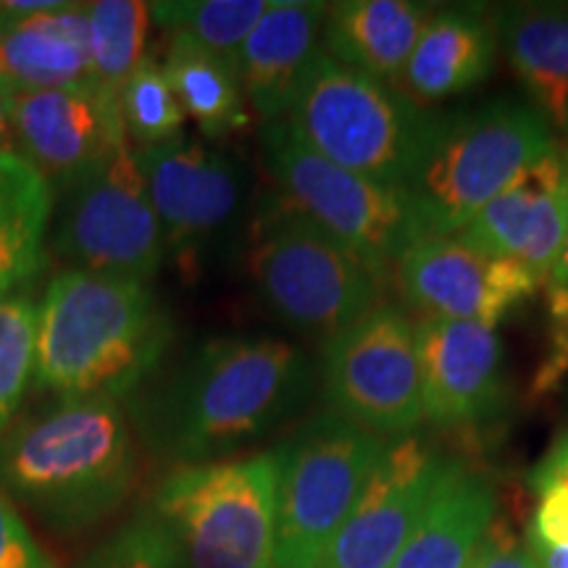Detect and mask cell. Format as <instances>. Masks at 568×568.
Listing matches in <instances>:
<instances>
[{
  "label": "cell",
  "instance_id": "1",
  "mask_svg": "<svg viewBox=\"0 0 568 568\" xmlns=\"http://www.w3.org/2000/svg\"><path fill=\"white\" fill-rule=\"evenodd\" d=\"M314 364L280 337H213L172 374L132 393V416L155 456L211 464L293 418L314 393Z\"/></svg>",
  "mask_w": 568,
  "mask_h": 568
},
{
  "label": "cell",
  "instance_id": "2",
  "mask_svg": "<svg viewBox=\"0 0 568 568\" xmlns=\"http://www.w3.org/2000/svg\"><path fill=\"white\" fill-rule=\"evenodd\" d=\"M169 337L172 326L145 282L69 268L40 303L34 387L61 403L132 395Z\"/></svg>",
  "mask_w": 568,
  "mask_h": 568
},
{
  "label": "cell",
  "instance_id": "3",
  "mask_svg": "<svg viewBox=\"0 0 568 568\" xmlns=\"http://www.w3.org/2000/svg\"><path fill=\"white\" fill-rule=\"evenodd\" d=\"M134 481L138 447L111 397L63 403L0 437V487L61 535L116 514Z\"/></svg>",
  "mask_w": 568,
  "mask_h": 568
},
{
  "label": "cell",
  "instance_id": "4",
  "mask_svg": "<svg viewBox=\"0 0 568 568\" xmlns=\"http://www.w3.org/2000/svg\"><path fill=\"white\" fill-rule=\"evenodd\" d=\"M558 148L529 101L497 98L439 113L422 159L400 187L422 240L456 237L529 163Z\"/></svg>",
  "mask_w": 568,
  "mask_h": 568
},
{
  "label": "cell",
  "instance_id": "5",
  "mask_svg": "<svg viewBox=\"0 0 568 568\" xmlns=\"http://www.w3.org/2000/svg\"><path fill=\"white\" fill-rule=\"evenodd\" d=\"M437 116L439 111L343 67L322 48L282 122L324 159L400 190L422 159Z\"/></svg>",
  "mask_w": 568,
  "mask_h": 568
},
{
  "label": "cell",
  "instance_id": "6",
  "mask_svg": "<svg viewBox=\"0 0 568 568\" xmlns=\"http://www.w3.org/2000/svg\"><path fill=\"white\" fill-rule=\"evenodd\" d=\"M247 268L280 322L324 343L374 311L387 280L287 201L255 222Z\"/></svg>",
  "mask_w": 568,
  "mask_h": 568
},
{
  "label": "cell",
  "instance_id": "7",
  "mask_svg": "<svg viewBox=\"0 0 568 568\" xmlns=\"http://www.w3.org/2000/svg\"><path fill=\"white\" fill-rule=\"evenodd\" d=\"M280 456L182 466L161 481L153 514L176 542L182 568H274Z\"/></svg>",
  "mask_w": 568,
  "mask_h": 568
},
{
  "label": "cell",
  "instance_id": "8",
  "mask_svg": "<svg viewBox=\"0 0 568 568\" xmlns=\"http://www.w3.org/2000/svg\"><path fill=\"white\" fill-rule=\"evenodd\" d=\"M387 445L389 437L326 408L276 447L274 568L322 566L324 552L358 506Z\"/></svg>",
  "mask_w": 568,
  "mask_h": 568
},
{
  "label": "cell",
  "instance_id": "9",
  "mask_svg": "<svg viewBox=\"0 0 568 568\" xmlns=\"http://www.w3.org/2000/svg\"><path fill=\"white\" fill-rule=\"evenodd\" d=\"M261 155L282 201L329 232L376 274L387 276L389 266L422 243L400 190L311 151L282 119L261 130Z\"/></svg>",
  "mask_w": 568,
  "mask_h": 568
},
{
  "label": "cell",
  "instance_id": "10",
  "mask_svg": "<svg viewBox=\"0 0 568 568\" xmlns=\"http://www.w3.org/2000/svg\"><path fill=\"white\" fill-rule=\"evenodd\" d=\"M322 387L332 414L382 437L414 435L424 424V374L416 322L379 303L324 343Z\"/></svg>",
  "mask_w": 568,
  "mask_h": 568
},
{
  "label": "cell",
  "instance_id": "11",
  "mask_svg": "<svg viewBox=\"0 0 568 568\" xmlns=\"http://www.w3.org/2000/svg\"><path fill=\"white\" fill-rule=\"evenodd\" d=\"M63 193L53 247L69 264L138 282L159 272L166 237L130 142Z\"/></svg>",
  "mask_w": 568,
  "mask_h": 568
},
{
  "label": "cell",
  "instance_id": "12",
  "mask_svg": "<svg viewBox=\"0 0 568 568\" xmlns=\"http://www.w3.org/2000/svg\"><path fill=\"white\" fill-rule=\"evenodd\" d=\"M450 460L416 432L389 439L358 506L318 568H393L422 524Z\"/></svg>",
  "mask_w": 568,
  "mask_h": 568
},
{
  "label": "cell",
  "instance_id": "13",
  "mask_svg": "<svg viewBox=\"0 0 568 568\" xmlns=\"http://www.w3.org/2000/svg\"><path fill=\"white\" fill-rule=\"evenodd\" d=\"M395 266L403 295L424 316L493 329L542 284L531 268L481 253L458 237L422 240Z\"/></svg>",
  "mask_w": 568,
  "mask_h": 568
},
{
  "label": "cell",
  "instance_id": "14",
  "mask_svg": "<svg viewBox=\"0 0 568 568\" xmlns=\"http://www.w3.org/2000/svg\"><path fill=\"white\" fill-rule=\"evenodd\" d=\"M11 124L21 155L63 190L130 142L119 98L105 95L92 82L59 90H13Z\"/></svg>",
  "mask_w": 568,
  "mask_h": 568
},
{
  "label": "cell",
  "instance_id": "15",
  "mask_svg": "<svg viewBox=\"0 0 568 568\" xmlns=\"http://www.w3.org/2000/svg\"><path fill=\"white\" fill-rule=\"evenodd\" d=\"M424 374V422L474 429L508 410L510 379L497 329L424 316L416 322Z\"/></svg>",
  "mask_w": 568,
  "mask_h": 568
},
{
  "label": "cell",
  "instance_id": "16",
  "mask_svg": "<svg viewBox=\"0 0 568 568\" xmlns=\"http://www.w3.org/2000/svg\"><path fill=\"white\" fill-rule=\"evenodd\" d=\"M148 197L163 237L176 251L216 234L240 209L243 184L237 169L203 142L174 140L134 151Z\"/></svg>",
  "mask_w": 568,
  "mask_h": 568
},
{
  "label": "cell",
  "instance_id": "17",
  "mask_svg": "<svg viewBox=\"0 0 568 568\" xmlns=\"http://www.w3.org/2000/svg\"><path fill=\"white\" fill-rule=\"evenodd\" d=\"M564 216L566 163L558 145L529 163L456 237L495 258L531 268L545 284L560 253Z\"/></svg>",
  "mask_w": 568,
  "mask_h": 568
},
{
  "label": "cell",
  "instance_id": "18",
  "mask_svg": "<svg viewBox=\"0 0 568 568\" xmlns=\"http://www.w3.org/2000/svg\"><path fill=\"white\" fill-rule=\"evenodd\" d=\"M329 6L311 0H274L237 55L245 103L261 122H280L318 55Z\"/></svg>",
  "mask_w": 568,
  "mask_h": 568
},
{
  "label": "cell",
  "instance_id": "19",
  "mask_svg": "<svg viewBox=\"0 0 568 568\" xmlns=\"http://www.w3.org/2000/svg\"><path fill=\"white\" fill-rule=\"evenodd\" d=\"M497 48L495 11L471 3L435 9L395 88L424 109L464 95L493 74Z\"/></svg>",
  "mask_w": 568,
  "mask_h": 568
},
{
  "label": "cell",
  "instance_id": "20",
  "mask_svg": "<svg viewBox=\"0 0 568 568\" xmlns=\"http://www.w3.org/2000/svg\"><path fill=\"white\" fill-rule=\"evenodd\" d=\"M0 82L11 90L90 84V6L63 3L55 11L0 24Z\"/></svg>",
  "mask_w": 568,
  "mask_h": 568
},
{
  "label": "cell",
  "instance_id": "21",
  "mask_svg": "<svg viewBox=\"0 0 568 568\" xmlns=\"http://www.w3.org/2000/svg\"><path fill=\"white\" fill-rule=\"evenodd\" d=\"M435 6L418 0H345L324 19V53L376 82L397 84Z\"/></svg>",
  "mask_w": 568,
  "mask_h": 568
},
{
  "label": "cell",
  "instance_id": "22",
  "mask_svg": "<svg viewBox=\"0 0 568 568\" xmlns=\"http://www.w3.org/2000/svg\"><path fill=\"white\" fill-rule=\"evenodd\" d=\"M495 24L527 101L568 138V3L500 6Z\"/></svg>",
  "mask_w": 568,
  "mask_h": 568
},
{
  "label": "cell",
  "instance_id": "23",
  "mask_svg": "<svg viewBox=\"0 0 568 568\" xmlns=\"http://www.w3.org/2000/svg\"><path fill=\"white\" fill-rule=\"evenodd\" d=\"M495 518L493 481L453 458L422 524L393 568H468Z\"/></svg>",
  "mask_w": 568,
  "mask_h": 568
},
{
  "label": "cell",
  "instance_id": "24",
  "mask_svg": "<svg viewBox=\"0 0 568 568\" xmlns=\"http://www.w3.org/2000/svg\"><path fill=\"white\" fill-rule=\"evenodd\" d=\"M53 184L21 153H0V297L45 264Z\"/></svg>",
  "mask_w": 568,
  "mask_h": 568
},
{
  "label": "cell",
  "instance_id": "25",
  "mask_svg": "<svg viewBox=\"0 0 568 568\" xmlns=\"http://www.w3.org/2000/svg\"><path fill=\"white\" fill-rule=\"evenodd\" d=\"M163 74L172 84L184 116L193 119L205 138H224L251 122L237 63L190 42H172Z\"/></svg>",
  "mask_w": 568,
  "mask_h": 568
},
{
  "label": "cell",
  "instance_id": "26",
  "mask_svg": "<svg viewBox=\"0 0 568 568\" xmlns=\"http://www.w3.org/2000/svg\"><path fill=\"white\" fill-rule=\"evenodd\" d=\"M268 6L266 0H180L151 3V13L155 24L172 34V42H190L237 63L245 40Z\"/></svg>",
  "mask_w": 568,
  "mask_h": 568
},
{
  "label": "cell",
  "instance_id": "27",
  "mask_svg": "<svg viewBox=\"0 0 568 568\" xmlns=\"http://www.w3.org/2000/svg\"><path fill=\"white\" fill-rule=\"evenodd\" d=\"M151 24V3H140V0L90 3L92 84L98 90L119 98L124 82L145 61Z\"/></svg>",
  "mask_w": 568,
  "mask_h": 568
},
{
  "label": "cell",
  "instance_id": "28",
  "mask_svg": "<svg viewBox=\"0 0 568 568\" xmlns=\"http://www.w3.org/2000/svg\"><path fill=\"white\" fill-rule=\"evenodd\" d=\"M119 111H122L126 134L142 148L180 138L184 119H187L163 74V67L153 59L142 61L124 82L119 92Z\"/></svg>",
  "mask_w": 568,
  "mask_h": 568
},
{
  "label": "cell",
  "instance_id": "29",
  "mask_svg": "<svg viewBox=\"0 0 568 568\" xmlns=\"http://www.w3.org/2000/svg\"><path fill=\"white\" fill-rule=\"evenodd\" d=\"M40 308L30 295L0 297V432L19 408L38 355Z\"/></svg>",
  "mask_w": 568,
  "mask_h": 568
},
{
  "label": "cell",
  "instance_id": "30",
  "mask_svg": "<svg viewBox=\"0 0 568 568\" xmlns=\"http://www.w3.org/2000/svg\"><path fill=\"white\" fill-rule=\"evenodd\" d=\"M74 568H182V558L161 518L145 508L98 542Z\"/></svg>",
  "mask_w": 568,
  "mask_h": 568
},
{
  "label": "cell",
  "instance_id": "31",
  "mask_svg": "<svg viewBox=\"0 0 568 568\" xmlns=\"http://www.w3.org/2000/svg\"><path fill=\"white\" fill-rule=\"evenodd\" d=\"M548 322H550V351L548 358L537 368L531 393L545 395L564 379L568 372V290L548 282Z\"/></svg>",
  "mask_w": 568,
  "mask_h": 568
},
{
  "label": "cell",
  "instance_id": "32",
  "mask_svg": "<svg viewBox=\"0 0 568 568\" xmlns=\"http://www.w3.org/2000/svg\"><path fill=\"white\" fill-rule=\"evenodd\" d=\"M0 568H55L3 493H0Z\"/></svg>",
  "mask_w": 568,
  "mask_h": 568
},
{
  "label": "cell",
  "instance_id": "33",
  "mask_svg": "<svg viewBox=\"0 0 568 568\" xmlns=\"http://www.w3.org/2000/svg\"><path fill=\"white\" fill-rule=\"evenodd\" d=\"M471 564L474 568H539L529 542H524L503 518H495Z\"/></svg>",
  "mask_w": 568,
  "mask_h": 568
},
{
  "label": "cell",
  "instance_id": "34",
  "mask_svg": "<svg viewBox=\"0 0 568 568\" xmlns=\"http://www.w3.org/2000/svg\"><path fill=\"white\" fill-rule=\"evenodd\" d=\"M529 548H556L568 545V489L548 487L539 493L535 516L527 531Z\"/></svg>",
  "mask_w": 568,
  "mask_h": 568
},
{
  "label": "cell",
  "instance_id": "35",
  "mask_svg": "<svg viewBox=\"0 0 568 568\" xmlns=\"http://www.w3.org/2000/svg\"><path fill=\"white\" fill-rule=\"evenodd\" d=\"M529 487L539 495L548 487H566L568 489V429H560L545 456L531 466Z\"/></svg>",
  "mask_w": 568,
  "mask_h": 568
},
{
  "label": "cell",
  "instance_id": "36",
  "mask_svg": "<svg viewBox=\"0 0 568 568\" xmlns=\"http://www.w3.org/2000/svg\"><path fill=\"white\" fill-rule=\"evenodd\" d=\"M564 163H566V216H564V240H560V253L556 261V268L550 274V284L568 290V145L564 148Z\"/></svg>",
  "mask_w": 568,
  "mask_h": 568
},
{
  "label": "cell",
  "instance_id": "37",
  "mask_svg": "<svg viewBox=\"0 0 568 568\" xmlns=\"http://www.w3.org/2000/svg\"><path fill=\"white\" fill-rule=\"evenodd\" d=\"M11 88L0 82V153H11L13 124H11Z\"/></svg>",
  "mask_w": 568,
  "mask_h": 568
},
{
  "label": "cell",
  "instance_id": "38",
  "mask_svg": "<svg viewBox=\"0 0 568 568\" xmlns=\"http://www.w3.org/2000/svg\"><path fill=\"white\" fill-rule=\"evenodd\" d=\"M539 568H568V545L556 548H531Z\"/></svg>",
  "mask_w": 568,
  "mask_h": 568
},
{
  "label": "cell",
  "instance_id": "39",
  "mask_svg": "<svg viewBox=\"0 0 568 568\" xmlns=\"http://www.w3.org/2000/svg\"><path fill=\"white\" fill-rule=\"evenodd\" d=\"M468 568H474V564H471V566H468Z\"/></svg>",
  "mask_w": 568,
  "mask_h": 568
}]
</instances>
